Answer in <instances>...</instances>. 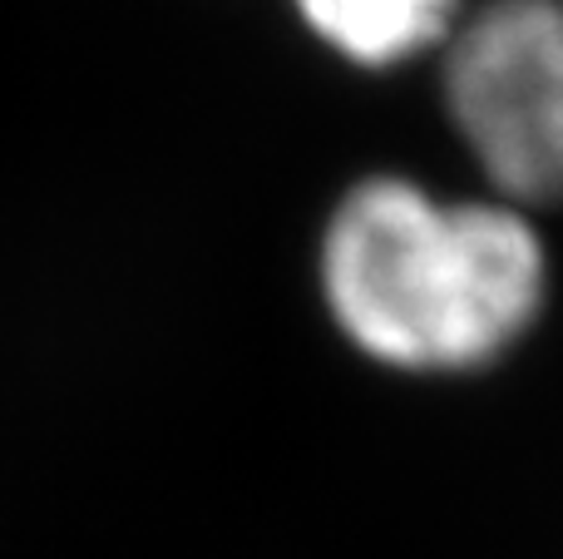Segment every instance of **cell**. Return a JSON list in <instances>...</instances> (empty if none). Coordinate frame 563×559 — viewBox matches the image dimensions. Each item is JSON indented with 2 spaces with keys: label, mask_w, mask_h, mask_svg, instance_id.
<instances>
[{
  "label": "cell",
  "mask_w": 563,
  "mask_h": 559,
  "mask_svg": "<svg viewBox=\"0 0 563 559\" xmlns=\"http://www.w3.org/2000/svg\"><path fill=\"white\" fill-rule=\"evenodd\" d=\"M301 25L341 59L386 69L440 50L465 20L470 0H291Z\"/></svg>",
  "instance_id": "cell-3"
},
{
  "label": "cell",
  "mask_w": 563,
  "mask_h": 559,
  "mask_svg": "<svg viewBox=\"0 0 563 559\" xmlns=\"http://www.w3.org/2000/svg\"><path fill=\"white\" fill-rule=\"evenodd\" d=\"M317 273L346 342L400 372L489 366L549 297V253L525 208L440 198L400 174L346 188L321 233Z\"/></svg>",
  "instance_id": "cell-1"
},
{
  "label": "cell",
  "mask_w": 563,
  "mask_h": 559,
  "mask_svg": "<svg viewBox=\"0 0 563 559\" xmlns=\"http://www.w3.org/2000/svg\"><path fill=\"white\" fill-rule=\"evenodd\" d=\"M440 55L445 114L495 198L563 204V0H479Z\"/></svg>",
  "instance_id": "cell-2"
}]
</instances>
